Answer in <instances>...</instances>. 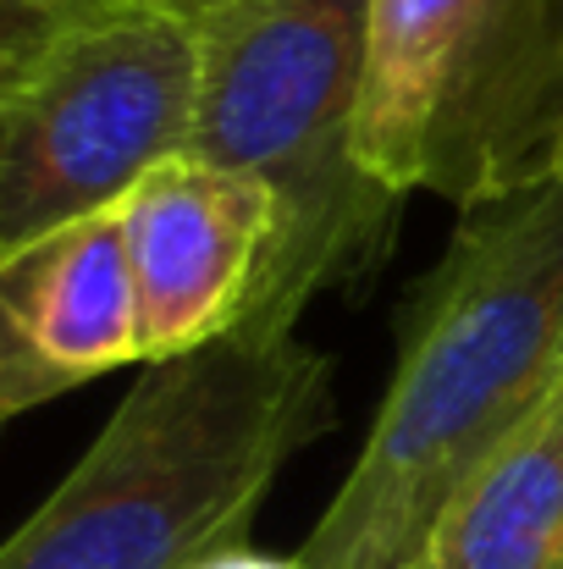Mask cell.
Returning a JSON list of instances; mask_svg holds the SVG:
<instances>
[{
    "label": "cell",
    "instance_id": "6da1fadb",
    "mask_svg": "<svg viewBox=\"0 0 563 569\" xmlns=\"http://www.w3.org/2000/svg\"><path fill=\"white\" fill-rule=\"evenodd\" d=\"M563 387V178L459 210L392 327L360 459L304 537L310 569H414L453 498Z\"/></svg>",
    "mask_w": 563,
    "mask_h": 569
},
{
    "label": "cell",
    "instance_id": "7a4b0ae2",
    "mask_svg": "<svg viewBox=\"0 0 563 569\" xmlns=\"http://www.w3.org/2000/svg\"><path fill=\"white\" fill-rule=\"evenodd\" d=\"M338 426V371L293 338H215L150 360L0 569H199L249 548L277 476Z\"/></svg>",
    "mask_w": 563,
    "mask_h": 569
},
{
    "label": "cell",
    "instance_id": "3957f363",
    "mask_svg": "<svg viewBox=\"0 0 563 569\" xmlns=\"http://www.w3.org/2000/svg\"><path fill=\"white\" fill-rule=\"evenodd\" d=\"M183 11L199 44L188 156L277 199V243L238 338H293L310 299L371 288L403 204L354 156L371 0H188Z\"/></svg>",
    "mask_w": 563,
    "mask_h": 569
},
{
    "label": "cell",
    "instance_id": "277c9868",
    "mask_svg": "<svg viewBox=\"0 0 563 569\" xmlns=\"http://www.w3.org/2000/svg\"><path fill=\"white\" fill-rule=\"evenodd\" d=\"M354 156L459 210L563 178V0H371Z\"/></svg>",
    "mask_w": 563,
    "mask_h": 569
},
{
    "label": "cell",
    "instance_id": "5b68a950",
    "mask_svg": "<svg viewBox=\"0 0 563 569\" xmlns=\"http://www.w3.org/2000/svg\"><path fill=\"white\" fill-rule=\"evenodd\" d=\"M199 94L193 17L117 0L0 83V266L117 210L183 156Z\"/></svg>",
    "mask_w": 563,
    "mask_h": 569
},
{
    "label": "cell",
    "instance_id": "8992f818",
    "mask_svg": "<svg viewBox=\"0 0 563 569\" xmlns=\"http://www.w3.org/2000/svg\"><path fill=\"white\" fill-rule=\"evenodd\" d=\"M144 366L243 327L277 243V199L199 156L161 161L117 204Z\"/></svg>",
    "mask_w": 563,
    "mask_h": 569
},
{
    "label": "cell",
    "instance_id": "52a82bcc",
    "mask_svg": "<svg viewBox=\"0 0 563 569\" xmlns=\"http://www.w3.org/2000/svg\"><path fill=\"white\" fill-rule=\"evenodd\" d=\"M122 366H144V338L117 210L0 266V426Z\"/></svg>",
    "mask_w": 563,
    "mask_h": 569
},
{
    "label": "cell",
    "instance_id": "ba28073f",
    "mask_svg": "<svg viewBox=\"0 0 563 569\" xmlns=\"http://www.w3.org/2000/svg\"><path fill=\"white\" fill-rule=\"evenodd\" d=\"M414 569H563V387L453 498Z\"/></svg>",
    "mask_w": 563,
    "mask_h": 569
},
{
    "label": "cell",
    "instance_id": "9c48e42d",
    "mask_svg": "<svg viewBox=\"0 0 563 569\" xmlns=\"http://www.w3.org/2000/svg\"><path fill=\"white\" fill-rule=\"evenodd\" d=\"M105 6H117V0H0V83L17 78L67 28L100 17Z\"/></svg>",
    "mask_w": 563,
    "mask_h": 569
},
{
    "label": "cell",
    "instance_id": "30bf717a",
    "mask_svg": "<svg viewBox=\"0 0 563 569\" xmlns=\"http://www.w3.org/2000/svg\"><path fill=\"white\" fill-rule=\"evenodd\" d=\"M199 569H310L299 553L293 559H277V553H254V548H232V553H215L210 565Z\"/></svg>",
    "mask_w": 563,
    "mask_h": 569
},
{
    "label": "cell",
    "instance_id": "8fae6325",
    "mask_svg": "<svg viewBox=\"0 0 563 569\" xmlns=\"http://www.w3.org/2000/svg\"><path fill=\"white\" fill-rule=\"evenodd\" d=\"M161 6H188V0H161Z\"/></svg>",
    "mask_w": 563,
    "mask_h": 569
}]
</instances>
